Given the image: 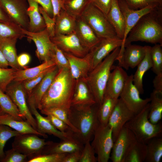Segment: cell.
I'll return each mask as SVG.
<instances>
[{
  "label": "cell",
  "instance_id": "41",
  "mask_svg": "<svg viewBox=\"0 0 162 162\" xmlns=\"http://www.w3.org/2000/svg\"><path fill=\"white\" fill-rule=\"evenodd\" d=\"M69 110L59 107H54L43 109L40 110L41 113L47 115H52L66 124L76 134L78 133L77 130L72 125L70 121L68 114Z\"/></svg>",
  "mask_w": 162,
  "mask_h": 162
},
{
  "label": "cell",
  "instance_id": "22",
  "mask_svg": "<svg viewBox=\"0 0 162 162\" xmlns=\"http://www.w3.org/2000/svg\"><path fill=\"white\" fill-rule=\"evenodd\" d=\"M30 110L35 117L36 121L37 130L44 134L52 135L61 140H65L72 136L74 134L71 130L66 132H61L55 128L50 121L46 118L41 115L35 106L32 105H28Z\"/></svg>",
  "mask_w": 162,
  "mask_h": 162
},
{
  "label": "cell",
  "instance_id": "27",
  "mask_svg": "<svg viewBox=\"0 0 162 162\" xmlns=\"http://www.w3.org/2000/svg\"><path fill=\"white\" fill-rule=\"evenodd\" d=\"M106 16L114 28L118 37L123 40L124 33L125 20L119 7L118 0H112L110 9Z\"/></svg>",
  "mask_w": 162,
  "mask_h": 162
},
{
  "label": "cell",
  "instance_id": "34",
  "mask_svg": "<svg viewBox=\"0 0 162 162\" xmlns=\"http://www.w3.org/2000/svg\"><path fill=\"white\" fill-rule=\"evenodd\" d=\"M118 99L113 98L104 94L102 102L98 106V117L100 124L103 125L108 124L110 117Z\"/></svg>",
  "mask_w": 162,
  "mask_h": 162
},
{
  "label": "cell",
  "instance_id": "14",
  "mask_svg": "<svg viewBox=\"0 0 162 162\" xmlns=\"http://www.w3.org/2000/svg\"><path fill=\"white\" fill-rule=\"evenodd\" d=\"M135 115L128 108L122 99L118 98L108 123L112 130L114 142L125 124Z\"/></svg>",
  "mask_w": 162,
  "mask_h": 162
},
{
  "label": "cell",
  "instance_id": "7",
  "mask_svg": "<svg viewBox=\"0 0 162 162\" xmlns=\"http://www.w3.org/2000/svg\"><path fill=\"white\" fill-rule=\"evenodd\" d=\"M91 145L98 162H107L110 159L114 141L112 130L107 124L103 125L99 123L93 135Z\"/></svg>",
  "mask_w": 162,
  "mask_h": 162
},
{
  "label": "cell",
  "instance_id": "60",
  "mask_svg": "<svg viewBox=\"0 0 162 162\" xmlns=\"http://www.w3.org/2000/svg\"><path fill=\"white\" fill-rule=\"evenodd\" d=\"M62 1L64 3V2L66 0H62Z\"/></svg>",
  "mask_w": 162,
  "mask_h": 162
},
{
  "label": "cell",
  "instance_id": "59",
  "mask_svg": "<svg viewBox=\"0 0 162 162\" xmlns=\"http://www.w3.org/2000/svg\"><path fill=\"white\" fill-rule=\"evenodd\" d=\"M8 66V62L0 49V67L7 68Z\"/></svg>",
  "mask_w": 162,
  "mask_h": 162
},
{
  "label": "cell",
  "instance_id": "6",
  "mask_svg": "<svg viewBox=\"0 0 162 162\" xmlns=\"http://www.w3.org/2000/svg\"><path fill=\"white\" fill-rule=\"evenodd\" d=\"M80 16L99 38H118L106 15L92 4L88 3Z\"/></svg>",
  "mask_w": 162,
  "mask_h": 162
},
{
  "label": "cell",
  "instance_id": "20",
  "mask_svg": "<svg viewBox=\"0 0 162 162\" xmlns=\"http://www.w3.org/2000/svg\"><path fill=\"white\" fill-rule=\"evenodd\" d=\"M128 75L122 67L115 66L111 72L107 83L105 94L118 99L122 92Z\"/></svg>",
  "mask_w": 162,
  "mask_h": 162
},
{
  "label": "cell",
  "instance_id": "50",
  "mask_svg": "<svg viewBox=\"0 0 162 162\" xmlns=\"http://www.w3.org/2000/svg\"><path fill=\"white\" fill-rule=\"evenodd\" d=\"M39 10L44 19L46 28L50 38H52L55 35V20L50 17L41 6H39Z\"/></svg>",
  "mask_w": 162,
  "mask_h": 162
},
{
  "label": "cell",
  "instance_id": "54",
  "mask_svg": "<svg viewBox=\"0 0 162 162\" xmlns=\"http://www.w3.org/2000/svg\"><path fill=\"white\" fill-rule=\"evenodd\" d=\"M31 57L29 54L26 53L21 54L17 56V63L19 66L21 68H25L26 66L30 62Z\"/></svg>",
  "mask_w": 162,
  "mask_h": 162
},
{
  "label": "cell",
  "instance_id": "3",
  "mask_svg": "<svg viewBox=\"0 0 162 162\" xmlns=\"http://www.w3.org/2000/svg\"><path fill=\"white\" fill-rule=\"evenodd\" d=\"M98 108L96 104L92 105L71 106L68 110L70 121L78 130L76 134L84 145L93 138L100 123L98 115Z\"/></svg>",
  "mask_w": 162,
  "mask_h": 162
},
{
  "label": "cell",
  "instance_id": "52",
  "mask_svg": "<svg viewBox=\"0 0 162 162\" xmlns=\"http://www.w3.org/2000/svg\"><path fill=\"white\" fill-rule=\"evenodd\" d=\"M112 0H89V3L93 4L106 15L110 9Z\"/></svg>",
  "mask_w": 162,
  "mask_h": 162
},
{
  "label": "cell",
  "instance_id": "56",
  "mask_svg": "<svg viewBox=\"0 0 162 162\" xmlns=\"http://www.w3.org/2000/svg\"><path fill=\"white\" fill-rule=\"evenodd\" d=\"M82 152L67 153L64 157L62 162H79Z\"/></svg>",
  "mask_w": 162,
  "mask_h": 162
},
{
  "label": "cell",
  "instance_id": "15",
  "mask_svg": "<svg viewBox=\"0 0 162 162\" xmlns=\"http://www.w3.org/2000/svg\"><path fill=\"white\" fill-rule=\"evenodd\" d=\"M137 140L133 133L124 127L114 142L110 159L112 162H124L132 145Z\"/></svg>",
  "mask_w": 162,
  "mask_h": 162
},
{
  "label": "cell",
  "instance_id": "48",
  "mask_svg": "<svg viewBox=\"0 0 162 162\" xmlns=\"http://www.w3.org/2000/svg\"><path fill=\"white\" fill-rule=\"evenodd\" d=\"M97 161V158L95 156V153L90 141H87L84 145L79 162Z\"/></svg>",
  "mask_w": 162,
  "mask_h": 162
},
{
  "label": "cell",
  "instance_id": "55",
  "mask_svg": "<svg viewBox=\"0 0 162 162\" xmlns=\"http://www.w3.org/2000/svg\"><path fill=\"white\" fill-rule=\"evenodd\" d=\"M38 4L45 10L49 15L51 17H53V10L51 0H32Z\"/></svg>",
  "mask_w": 162,
  "mask_h": 162
},
{
  "label": "cell",
  "instance_id": "2",
  "mask_svg": "<svg viewBox=\"0 0 162 162\" xmlns=\"http://www.w3.org/2000/svg\"><path fill=\"white\" fill-rule=\"evenodd\" d=\"M141 41L162 45V6H158L143 16L128 34L124 47Z\"/></svg>",
  "mask_w": 162,
  "mask_h": 162
},
{
  "label": "cell",
  "instance_id": "44",
  "mask_svg": "<svg viewBox=\"0 0 162 162\" xmlns=\"http://www.w3.org/2000/svg\"><path fill=\"white\" fill-rule=\"evenodd\" d=\"M55 66L47 69L39 75L35 77L22 82V85L26 95L27 98L30 95L34 88Z\"/></svg>",
  "mask_w": 162,
  "mask_h": 162
},
{
  "label": "cell",
  "instance_id": "8",
  "mask_svg": "<svg viewBox=\"0 0 162 162\" xmlns=\"http://www.w3.org/2000/svg\"><path fill=\"white\" fill-rule=\"evenodd\" d=\"M4 92L17 106L22 118L38 131L36 121L28 105L26 95L22 82L12 81L7 87Z\"/></svg>",
  "mask_w": 162,
  "mask_h": 162
},
{
  "label": "cell",
  "instance_id": "1",
  "mask_svg": "<svg viewBox=\"0 0 162 162\" xmlns=\"http://www.w3.org/2000/svg\"><path fill=\"white\" fill-rule=\"evenodd\" d=\"M76 80L70 69H59L51 84L42 97L38 109L59 107L69 110L71 106Z\"/></svg>",
  "mask_w": 162,
  "mask_h": 162
},
{
  "label": "cell",
  "instance_id": "33",
  "mask_svg": "<svg viewBox=\"0 0 162 162\" xmlns=\"http://www.w3.org/2000/svg\"><path fill=\"white\" fill-rule=\"evenodd\" d=\"M150 98L148 119L152 124H156L160 122L162 117V92L154 90Z\"/></svg>",
  "mask_w": 162,
  "mask_h": 162
},
{
  "label": "cell",
  "instance_id": "42",
  "mask_svg": "<svg viewBox=\"0 0 162 162\" xmlns=\"http://www.w3.org/2000/svg\"><path fill=\"white\" fill-rule=\"evenodd\" d=\"M20 134L7 125L0 124V161L4 156V149L7 142L11 138Z\"/></svg>",
  "mask_w": 162,
  "mask_h": 162
},
{
  "label": "cell",
  "instance_id": "35",
  "mask_svg": "<svg viewBox=\"0 0 162 162\" xmlns=\"http://www.w3.org/2000/svg\"><path fill=\"white\" fill-rule=\"evenodd\" d=\"M145 162H160L162 157V137L154 138L146 144Z\"/></svg>",
  "mask_w": 162,
  "mask_h": 162
},
{
  "label": "cell",
  "instance_id": "38",
  "mask_svg": "<svg viewBox=\"0 0 162 162\" xmlns=\"http://www.w3.org/2000/svg\"><path fill=\"white\" fill-rule=\"evenodd\" d=\"M0 107L4 112L13 116L17 119L25 120L21 116L17 106L9 97L0 88Z\"/></svg>",
  "mask_w": 162,
  "mask_h": 162
},
{
  "label": "cell",
  "instance_id": "26",
  "mask_svg": "<svg viewBox=\"0 0 162 162\" xmlns=\"http://www.w3.org/2000/svg\"><path fill=\"white\" fill-rule=\"evenodd\" d=\"M0 124L7 125L21 134H34L43 136L48 137L35 129L26 121L19 120L13 116L4 112L0 107Z\"/></svg>",
  "mask_w": 162,
  "mask_h": 162
},
{
  "label": "cell",
  "instance_id": "4",
  "mask_svg": "<svg viewBox=\"0 0 162 162\" xmlns=\"http://www.w3.org/2000/svg\"><path fill=\"white\" fill-rule=\"evenodd\" d=\"M120 47L116 48L88 73L86 79L96 104H101L113 64L118 56Z\"/></svg>",
  "mask_w": 162,
  "mask_h": 162
},
{
  "label": "cell",
  "instance_id": "36",
  "mask_svg": "<svg viewBox=\"0 0 162 162\" xmlns=\"http://www.w3.org/2000/svg\"><path fill=\"white\" fill-rule=\"evenodd\" d=\"M146 152V144L137 140L132 145L128 150L124 162H144Z\"/></svg>",
  "mask_w": 162,
  "mask_h": 162
},
{
  "label": "cell",
  "instance_id": "10",
  "mask_svg": "<svg viewBox=\"0 0 162 162\" xmlns=\"http://www.w3.org/2000/svg\"><path fill=\"white\" fill-rule=\"evenodd\" d=\"M0 4L13 23L28 31L29 20L27 0H0Z\"/></svg>",
  "mask_w": 162,
  "mask_h": 162
},
{
  "label": "cell",
  "instance_id": "28",
  "mask_svg": "<svg viewBox=\"0 0 162 162\" xmlns=\"http://www.w3.org/2000/svg\"><path fill=\"white\" fill-rule=\"evenodd\" d=\"M76 18L62 9L55 19V35H67L75 32Z\"/></svg>",
  "mask_w": 162,
  "mask_h": 162
},
{
  "label": "cell",
  "instance_id": "43",
  "mask_svg": "<svg viewBox=\"0 0 162 162\" xmlns=\"http://www.w3.org/2000/svg\"><path fill=\"white\" fill-rule=\"evenodd\" d=\"M50 59L59 70L70 69L69 62L63 52L54 44L51 52Z\"/></svg>",
  "mask_w": 162,
  "mask_h": 162
},
{
  "label": "cell",
  "instance_id": "13",
  "mask_svg": "<svg viewBox=\"0 0 162 162\" xmlns=\"http://www.w3.org/2000/svg\"><path fill=\"white\" fill-rule=\"evenodd\" d=\"M50 38L52 42L64 52L83 57L89 52L82 45L75 32L67 35H56Z\"/></svg>",
  "mask_w": 162,
  "mask_h": 162
},
{
  "label": "cell",
  "instance_id": "19",
  "mask_svg": "<svg viewBox=\"0 0 162 162\" xmlns=\"http://www.w3.org/2000/svg\"><path fill=\"white\" fill-rule=\"evenodd\" d=\"M146 46L129 44L124 47L122 55L118 61V66L126 70L134 68L144 58L146 53Z\"/></svg>",
  "mask_w": 162,
  "mask_h": 162
},
{
  "label": "cell",
  "instance_id": "58",
  "mask_svg": "<svg viewBox=\"0 0 162 162\" xmlns=\"http://www.w3.org/2000/svg\"><path fill=\"white\" fill-rule=\"evenodd\" d=\"M0 22L6 24L14 23L11 20L7 13L0 4Z\"/></svg>",
  "mask_w": 162,
  "mask_h": 162
},
{
  "label": "cell",
  "instance_id": "11",
  "mask_svg": "<svg viewBox=\"0 0 162 162\" xmlns=\"http://www.w3.org/2000/svg\"><path fill=\"white\" fill-rule=\"evenodd\" d=\"M134 84L133 74L128 76L119 97L128 108L135 114L140 112L150 101V98L142 99Z\"/></svg>",
  "mask_w": 162,
  "mask_h": 162
},
{
  "label": "cell",
  "instance_id": "18",
  "mask_svg": "<svg viewBox=\"0 0 162 162\" xmlns=\"http://www.w3.org/2000/svg\"><path fill=\"white\" fill-rule=\"evenodd\" d=\"M84 144L80 140L75 133L70 138L61 140L59 142H52L46 145L41 154L51 153H67L75 152H82Z\"/></svg>",
  "mask_w": 162,
  "mask_h": 162
},
{
  "label": "cell",
  "instance_id": "12",
  "mask_svg": "<svg viewBox=\"0 0 162 162\" xmlns=\"http://www.w3.org/2000/svg\"><path fill=\"white\" fill-rule=\"evenodd\" d=\"M118 2L125 20V30L123 44L120 47L119 54L122 55L124 48L125 40L130 31L139 19L144 15L152 11L157 7L162 6L157 4H153L141 9L134 10L130 8L124 0H118Z\"/></svg>",
  "mask_w": 162,
  "mask_h": 162
},
{
  "label": "cell",
  "instance_id": "16",
  "mask_svg": "<svg viewBox=\"0 0 162 162\" xmlns=\"http://www.w3.org/2000/svg\"><path fill=\"white\" fill-rule=\"evenodd\" d=\"M122 44L123 40L118 38L102 39L88 53L90 62L91 71L113 50L121 47Z\"/></svg>",
  "mask_w": 162,
  "mask_h": 162
},
{
  "label": "cell",
  "instance_id": "30",
  "mask_svg": "<svg viewBox=\"0 0 162 162\" xmlns=\"http://www.w3.org/2000/svg\"><path fill=\"white\" fill-rule=\"evenodd\" d=\"M18 39L7 38L0 41V49L7 60L9 66L18 70L21 69L17 64L16 43Z\"/></svg>",
  "mask_w": 162,
  "mask_h": 162
},
{
  "label": "cell",
  "instance_id": "29",
  "mask_svg": "<svg viewBox=\"0 0 162 162\" xmlns=\"http://www.w3.org/2000/svg\"><path fill=\"white\" fill-rule=\"evenodd\" d=\"M28 4L27 14L29 18L28 31L33 33L40 32L44 30L46 26L39 10L38 4L32 0H27Z\"/></svg>",
  "mask_w": 162,
  "mask_h": 162
},
{
  "label": "cell",
  "instance_id": "21",
  "mask_svg": "<svg viewBox=\"0 0 162 162\" xmlns=\"http://www.w3.org/2000/svg\"><path fill=\"white\" fill-rule=\"evenodd\" d=\"M96 104L86 77L76 80L71 106L92 105Z\"/></svg>",
  "mask_w": 162,
  "mask_h": 162
},
{
  "label": "cell",
  "instance_id": "51",
  "mask_svg": "<svg viewBox=\"0 0 162 162\" xmlns=\"http://www.w3.org/2000/svg\"><path fill=\"white\" fill-rule=\"evenodd\" d=\"M46 116V118L50 121L52 125L59 130L64 132L71 130L66 124L54 116L50 114Z\"/></svg>",
  "mask_w": 162,
  "mask_h": 162
},
{
  "label": "cell",
  "instance_id": "9",
  "mask_svg": "<svg viewBox=\"0 0 162 162\" xmlns=\"http://www.w3.org/2000/svg\"><path fill=\"white\" fill-rule=\"evenodd\" d=\"M38 136L34 134H20L14 137L12 148L27 155L29 159L40 154L44 147L52 141H46Z\"/></svg>",
  "mask_w": 162,
  "mask_h": 162
},
{
  "label": "cell",
  "instance_id": "5",
  "mask_svg": "<svg viewBox=\"0 0 162 162\" xmlns=\"http://www.w3.org/2000/svg\"><path fill=\"white\" fill-rule=\"evenodd\" d=\"M150 108L149 103L124 126L133 133L137 141L145 144L151 139L162 137V135L161 122L153 124L148 119Z\"/></svg>",
  "mask_w": 162,
  "mask_h": 162
},
{
  "label": "cell",
  "instance_id": "32",
  "mask_svg": "<svg viewBox=\"0 0 162 162\" xmlns=\"http://www.w3.org/2000/svg\"><path fill=\"white\" fill-rule=\"evenodd\" d=\"M56 65L51 59L44 62L41 64L34 67L16 70L13 81L22 82L35 77L47 68Z\"/></svg>",
  "mask_w": 162,
  "mask_h": 162
},
{
  "label": "cell",
  "instance_id": "37",
  "mask_svg": "<svg viewBox=\"0 0 162 162\" xmlns=\"http://www.w3.org/2000/svg\"><path fill=\"white\" fill-rule=\"evenodd\" d=\"M26 37L22 28L15 23L6 24L0 22V41L7 38L21 39Z\"/></svg>",
  "mask_w": 162,
  "mask_h": 162
},
{
  "label": "cell",
  "instance_id": "46",
  "mask_svg": "<svg viewBox=\"0 0 162 162\" xmlns=\"http://www.w3.org/2000/svg\"><path fill=\"white\" fill-rule=\"evenodd\" d=\"M16 70L0 67V88L5 92L7 86L13 80Z\"/></svg>",
  "mask_w": 162,
  "mask_h": 162
},
{
  "label": "cell",
  "instance_id": "39",
  "mask_svg": "<svg viewBox=\"0 0 162 162\" xmlns=\"http://www.w3.org/2000/svg\"><path fill=\"white\" fill-rule=\"evenodd\" d=\"M89 3V0H66L64 2V9L76 18L80 16Z\"/></svg>",
  "mask_w": 162,
  "mask_h": 162
},
{
  "label": "cell",
  "instance_id": "25",
  "mask_svg": "<svg viewBox=\"0 0 162 162\" xmlns=\"http://www.w3.org/2000/svg\"><path fill=\"white\" fill-rule=\"evenodd\" d=\"M64 53L69 62L70 71L73 78L76 80L86 77L91 70L88 53L83 57H79L69 53Z\"/></svg>",
  "mask_w": 162,
  "mask_h": 162
},
{
  "label": "cell",
  "instance_id": "49",
  "mask_svg": "<svg viewBox=\"0 0 162 162\" xmlns=\"http://www.w3.org/2000/svg\"><path fill=\"white\" fill-rule=\"evenodd\" d=\"M124 0L130 8L134 10L141 9L153 4H157L162 6V0Z\"/></svg>",
  "mask_w": 162,
  "mask_h": 162
},
{
  "label": "cell",
  "instance_id": "31",
  "mask_svg": "<svg viewBox=\"0 0 162 162\" xmlns=\"http://www.w3.org/2000/svg\"><path fill=\"white\" fill-rule=\"evenodd\" d=\"M151 46H146L145 56L143 59L137 66V68L134 75H133L134 84L138 89L140 94L144 93L143 78L145 73L152 68V65L150 55Z\"/></svg>",
  "mask_w": 162,
  "mask_h": 162
},
{
  "label": "cell",
  "instance_id": "24",
  "mask_svg": "<svg viewBox=\"0 0 162 162\" xmlns=\"http://www.w3.org/2000/svg\"><path fill=\"white\" fill-rule=\"evenodd\" d=\"M59 70L58 68L55 65L47 73L27 98L28 105H33L38 109L42 97L50 87Z\"/></svg>",
  "mask_w": 162,
  "mask_h": 162
},
{
  "label": "cell",
  "instance_id": "45",
  "mask_svg": "<svg viewBox=\"0 0 162 162\" xmlns=\"http://www.w3.org/2000/svg\"><path fill=\"white\" fill-rule=\"evenodd\" d=\"M67 154H40L29 159L28 162H62Z\"/></svg>",
  "mask_w": 162,
  "mask_h": 162
},
{
  "label": "cell",
  "instance_id": "47",
  "mask_svg": "<svg viewBox=\"0 0 162 162\" xmlns=\"http://www.w3.org/2000/svg\"><path fill=\"white\" fill-rule=\"evenodd\" d=\"M28 158L27 155L12 148L5 152L4 156L0 162H28Z\"/></svg>",
  "mask_w": 162,
  "mask_h": 162
},
{
  "label": "cell",
  "instance_id": "40",
  "mask_svg": "<svg viewBox=\"0 0 162 162\" xmlns=\"http://www.w3.org/2000/svg\"><path fill=\"white\" fill-rule=\"evenodd\" d=\"M162 45L155 44L150 47V55L152 63V70L156 75L162 73Z\"/></svg>",
  "mask_w": 162,
  "mask_h": 162
},
{
  "label": "cell",
  "instance_id": "57",
  "mask_svg": "<svg viewBox=\"0 0 162 162\" xmlns=\"http://www.w3.org/2000/svg\"><path fill=\"white\" fill-rule=\"evenodd\" d=\"M154 90L162 92V73L156 74L153 81Z\"/></svg>",
  "mask_w": 162,
  "mask_h": 162
},
{
  "label": "cell",
  "instance_id": "23",
  "mask_svg": "<svg viewBox=\"0 0 162 162\" xmlns=\"http://www.w3.org/2000/svg\"><path fill=\"white\" fill-rule=\"evenodd\" d=\"M75 32L82 45L89 51L101 40L81 16L76 18Z\"/></svg>",
  "mask_w": 162,
  "mask_h": 162
},
{
  "label": "cell",
  "instance_id": "17",
  "mask_svg": "<svg viewBox=\"0 0 162 162\" xmlns=\"http://www.w3.org/2000/svg\"><path fill=\"white\" fill-rule=\"evenodd\" d=\"M22 31L26 37L35 43L36 47V55L39 59L43 62L50 60V53L54 44L46 28L36 33L31 32L23 28Z\"/></svg>",
  "mask_w": 162,
  "mask_h": 162
},
{
  "label": "cell",
  "instance_id": "53",
  "mask_svg": "<svg viewBox=\"0 0 162 162\" xmlns=\"http://www.w3.org/2000/svg\"><path fill=\"white\" fill-rule=\"evenodd\" d=\"M53 10L52 18L55 19L62 9L64 10V3L62 0H51Z\"/></svg>",
  "mask_w": 162,
  "mask_h": 162
}]
</instances>
